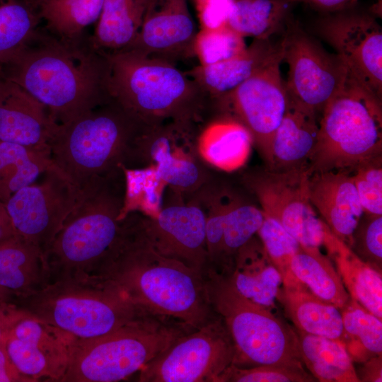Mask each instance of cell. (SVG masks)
Masks as SVG:
<instances>
[{
	"label": "cell",
	"mask_w": 382,
	"mask_h": 382,
	"mask_svg": "<svg viewBox=\"0 0 382 382\" xmlns=\"http://www.w3.org/2000/svg\"><path fill=\"white\" fill-rule=\"evenodd\" d=\"M243 37L228 25L197 32L194 41V54L200 65L207 66L230 59L245 51Z\"/></svg>",
	"instance_id": "39"
},
{
	"label": "cell",
	"mask_w": 382,
	"mask_h": 382,
	"mask_svg": "<svg viewBox=\"0 0 382 382\" xmlns=\"http://www.w3.org/2000/svg\"><path fill=\"white\" fill-rule=\"evenodd\" d=\"M57 125L41 102L0 76V141L50 151Z\"/></svg>",
	"instance_id": "21"
},
{
	"label": "cell",
	"mask_w": 382,
	"mask_h": 382,
	"mask_svg": "<svg viewBox=\"0 0 382 382\" xmlns=\"http://www.w3.org/2000/svg\"><path fill=\"white\" fill-rule=\"evenodd\" d=\"M307 169L265 168L245 173L243 187L257 199L264 214L275 219L303 248L323 243L324 222L313 207Z\"/></svg>",
	"instance_id": "14"
},
{
	"label": "cell",
	"mask_w": 382,
	"mask_h": 382,
	"mask_svg": "<svg viewBox=\"0 0 382 382\" xmlns=\"http://www.w3.org/2000/svg\"><path fill=\"white\" fill-rule=\"evenodd\" d=\"M196 2L202 28L215 29L228 25L235 0H201Z\"/></svg>",
	"instance_id": "43"
},
{
	"label": "cell",
	"mask_w": 382,
	"mask_h": 382,
	"mask_svg": "<svg viewBox=\"0 0 382 382\" xmlns=\"http://www.w3.org/2000/svg\"><path fill=\"white\" fill-rule=\"evenodd\" d=\"M144 231L161 255L204 274L207 267L206 213L194 197L185 200L169 190L159 212L142 214Z\"/></svg>",
	"instance_id": "17"
},
{
	"label": "cell",
	"mask_w": 382,
	"mask_h": 382,
	"mask_svg": "<svg viewBox=\"0 0 382 382\" xmlns=\"http://www.w3.org/2000/svg\"><path fill=\"white\" fill-rule=\"evenodd\" d=\"M207 298L233 343V364L303 367L296 330L274 313L241 295L230 277L207 268Z\"/></svg>",
	"instance_id": "9"
},
{
	"label": "cell",
	"mask_w": 382,
	"mask_h": 382,
	"mask_svg": "<svg viewBox=\"0 0 382 382\" xmlns=\"http://www.w3.org/2000/svg\"><path fill=\"white\" fill-rule=\"evenodd\" d=\"M156 1V0H150V2H149V4L148 7L151 6Z\"/></svg>",
	"instance_id": "50"
},
{
	"label": "cell",
	"mask_w": 382,
	"mask_h": 382,
	"mask_svg": "<svg viewBox=\"0 0 382 382\" xmlns=\"http://www.w3.org/2000/svg\"><path fill=\"white\" fill-rule=\"evenodd\" d=\"M345 11L320 19L316 31L335 49L347 71L381 98V28L371 16Z\"/></svg>",
	"instance_id": "18"
},
{
	"label": "cell",
	"mask_w": 382,
	"mask_h": 382,
	"mask_svg": "<svg viewBox=\"0 0 382 382\" xmlns=\"http://www.w3.org/2000/svg\"><path fill=\"white\" fill-rule=\"evenodd\" d=\"M323 246L350 298L382 320V272L361 260L325 223Z\"/></svg>",
	"instance_id": "25"
},
{
	"label": "cell",
	"mask_w": 382,
	"mask_h": 382,
	"mask_svg": "<svg viewBox=\"0 0 382 382\" xmlns=\"http://www.w3.org/2000/svg\"><path fill=\"white\" fill-rule=\"evenodd\" d=\"M104 0H40V17L47 29L62 39H74L98 21Z\"/></svg>",
	"instance_id": "36"
},
{
	"label": "cell",
	"mask_w": 382,
	"mask_h": 382,
	"mask_svg": "<svg viewBox=\"0 0 382 382\" xmlns=\"http://www.w3.org/2000/svg\"><path fill=\"white\" fill-rule=\"evenodd\" d=\"M381 154V98L348 71L343 86L323 110L308 172L352 173L361 163Z\"/></svg>",
	"instance_id": "6"
},
{
	"label": "cell",
	"mask_w": 382,
	"mask_h": 382,
	"mask_svg": "<svg viewBox=\"0 0 382 382\" xmlns=\"http://www.w3.org/2000/svg\"><path fill=\"white\" fill-rule=\"evenodd\" d=\"M150 0H104L93 46L105 52L129 47L141 28Z\"/></svg>",
	"instance_id": "30"
},
{
	"label": "cell",
	"mask_w": 382,
	"mask_h": 382,
	"mask_svg": "<svg viewBox=\"0 0 382 382\" xmlns=\"http://www.w3.org/2000/svg\"><path fill=\"white\" fill-rule=\"evenodd\" d=\"M204 125L172 120L146 126L138 141L136 168H152L167 189L187 200L215 175L198 149Z\"/></svg>",
	"instance_id": "10"
},
{
	"label": "cell",
	"mask_w": 382,
	"mask_h": 382,
	"mask_svg": "<svg viewBox=\"0 0 382 382\" xmlns=\"http://www.w3.org/2000/svg\"><path fill=\"white\" fill-rule=\"evenodd\" d=\"M257 236L280 273L282 285L292 286L301 283L294 277L291 270L292 258L302 247L298 241L275 219L265 214Z\"/></svg>",
	"instance_id": "38"
},
{
	"label": "cell",
	"mask_w": 382,
	"mask_h": 382,
	"mask_svg": "<svg viewBox=\"0 0 382 382\" xmlns=\"http://www.w3.org/2000/svg\"><path fill=\"white\" fill-rule=\"evenodd\" d=\"M290 0H235L228 26L241 36L267 39L289 21Z\"/></svg>",
	"instance_id": "34"
},
{
	"label": "cell",
	"mask_w": 382,
	"mask_h": 382,
	"mask_svg": "<svg viewBox=\"0 0 382 382\" xmlns=\"http://www.w3.org/2000/svg\"><path fill=\"white\" fill-rule=\"evenodd\" d=\"M6 341L18 371L30 382H61L76 340L65 332L21 311Z\"/></svg>",
	"instance_id": "19"
},
{
	"label": "cell",
	"mask_w": 382,
	"mask_h": 382,
	"mask_svg": "<svg viewBox=\"0 0 382 382\" xmlns=\"http://www.w3.org/2000/svg\"><path fill=\"white\" fill-rule=\"evenodd\" d=\"M234 355L230 334L217 315L202 327L178 337L138 372L137 381L217 382L233 364Z\"/></svg>",
	"instance_id": "12"
},
{
	"label": "cell",
	"mask_w": 382,
	"mask_h": 382,
	"mask_svg": "<svg viewBox=\"0 0 382 382\" xmlns=\"http://www.w3.org/2000/svg\"><path fill=\"white\" fill-rule=\"evenodd\" d=\"M194 197L206 213L207 267L230 277L238 251L257 235L264 219L263 212L216 175Z\"/></svg>",
	"instance_id": "11"
},
{
	"label": "cell",
	"mask_w": 382,
	"mask_h": 382,
	"mask_svg": "<svg viewBox=\"0 0 382 382\" xmlns=\"http://www.w3.org/2000/svg\"><path fill=\"white\" fill-rule=\"evenodd\" d=\"M42 180L14 193L6 207L17 233L42 250L74 206L79 188L53 164Z\"/></svg>",
	"instance_id": "16"
},
{
	"label": "cell",
	"mask_w": 382,
	"mask_h": 382,
	"mask_svg": "<svg viewBox=\"0 0 382 382\" xmlns=\"http://www.w3.org/2000/svg\"><path fill=\"white\" fill-rule=\"evenodd\" d=\"M201 1V0H196V1Z\"/></svg>",
	"instance_id": "52"
},
{
	"label": "cell",
	"mask_w": 382,
	"mask_h": 382,
	"mask_svg": "<svg viewBox=\"0 0 382 382\" xmlns=\"http://www.w3.org/2000/svg\"><path fill=\"white\" fill-rule=\"evenodd\" d=\"M146 127L110 98L57 125L49 143L52 164L79 188L120 168H134Z\"/></svg>",
	"instance_id": "5"
},
{
	"label": "cell",
	"mask_w": 382,
	"mask_h": 382,
	"mask_svg": "<svg viewBox=\"0 0 382 382\" xmlns=\"http://www.w3.org/2000/svg\"><path fill=\"white\" fill-rule=\"evenodd\" d=\"M281 48V47H280ZM282 51L271 62L233 91L213 98V117L241 124L267 165L275 132L285 113L289 94L280 73Z\"/></svg>",
	"instance_id": "13"
},
{
	"label": "cell",
	"mask_w": 382,
	"mask_h": 382,
	"mask_svg": "<svg viewBox=\"0 0 382 382\" xmlns=\"http://www.w3.org/2000/svg\"><path fill=\"white\" fill-rule=\"evenodd\" d=\"M106 53L83 36L62 39L38 33L0 64V76L41 102L58 125L70 122L110 100Z\"/></svg>",
	"instance_id": "2"
},
{
	"label": "cell",
	"mask_w": 382,
	"mask_h": 382,
	"mask_svg": "<svg viewBox=\"0 0 382 382\" xmlns=\"http://www.w3.org/2000/svg\"><path fill=\"white\" fill-rule=\"evenodd\" d=\"M197 33L186 0H156L147 8L137 37L125 50L171 62V58L194 53Z\"/></svg>",
	"instance_id": "20"
},
{
	"label": "cell",
	"mask_w": 382,
	"mask_h": 382,
	"mask_svg": "<svg viewBox=\"0 0 382 382\" xmlns=\"http://www.w3.org/2000/svg\"><path fill=\"white\" fill-rule=\"evenodd\" d=\"M52 164L50 151L0 141V201L6 204L14 193L33 183Z\"/></svg>",
	"instance_id": "33"
},
{
	"label": "cell",
	"mask_w": 382,
	"mask_h": 382,
	"mask_svg": "<svg viewBox=\"0 0 382 382\" xmlns=\"http://www.w3.org/2000/svg\"><path fill=\"white\" fill-rule=\"evenodd\" d=\"M50 274L40 248L16 235L0 242V286L16 296L45 287Z\"/></svg>",
	"instance_id": "28"
},
{
	"label": "cell",
	"mask_w": 382,
	"mask_h": 382,
	"mask_svg": "<svg viewBox=\"0 0 382 382\" xmlns=\"http://www.w3.org/2000/svg\"><path fill=\"white\" fill-rule=\"evenodd\" d=\"M345 346L353 361L382 355V320L352 299L342 309Z\"/></svg>",
	"instance_id": "35"
},
{
	"label": "cell",
	"mask_w": 382,
	"mask_h": 382,
	"mask_svg": "<svg viewBox=\"0 0 382 382\" xmlns=\"http://www.w3.org/2000/svg\"><path fill=\"white\" fill-rule=\"evenodd\" d=\"M13 303L21 311L51 325L76 340L109 333L144 316L112 286L95 279H63Z\"/></svg>",
	"instance_id": "7"
},
{
	"label": "cell",
	"mask_w": 382,
	"mask_h": 382,
	"mask_svg": "<svg viewBox=\"0 0 382 382\" xmlns=\"http://www.w3.org/2000/svg\"><path fill=\"white\" fill-rule=\"evenodd\" d=\"M282 61L289 66V96L320 116L343 86L347 69L337 54L328 53L298 24L289 21L279 42Z\"/></svg>",
	"instance_id": "15"
},
{
	"label": "cell",
	"mask_w": 382,
	"mask_h": 382,
	"mask_svg": "<svg viewBox=\"0 0 382 382\" xmlns=\"http://www.w3.org/2000/svg\"></svg>",
	"instance_id": "53"
},
{
	"label": "cell",
	"mask_w": 382,
	"mask_h": 382,
	"mask_svg": "<svg viewBox=\"0 0 382 382\" xmlns=\"http://www.w3.org/2000/svg\"><path fill=\"white\" fill-rule=\"evenodd\" d=\"M125 200L124 168L95 177L79 187L74 206L42 250L50 283L95 278L120 234Z\"/></svg>",
	"instance_id": "3"
},
{
	"label": "cell",
	"mask_w": 382,
	"mask_h": 382,
	"mask_svg": "<svg viewBox=\"0 0 382 382\" xmlns=\"http://www.w3.org/2000/svg\"><path fill=\"white\" fill-rule=\"evenodd\" d=\"M291 270L313 294L340 310L350 300L331 260L320 248L301 247L292 258Z\"/></svg>",
	"instance_id": "32"
},
{
	"label": "cell",
	"mask_w": 382,
	"mask_h": 382,
	"mask_svg": "<svg viewBox=\"0 0 382 382\" xmlns=\"http://www.w3.org/2000/svg\"><path fill=\"white\" fill-rule=\"evenodd\" d=\"M18 235L6 204L0 201V242Z\"/></svg>",
	"instance_id": "48"
},
{
	"label": "cell",
	"mask_w": 382,
	"mask_h": 382,
	"mask_svg": "<svg viewBox=\"0 0 382 382\" xmlns=\"http://www.w3.org/2000/svg\"><path fill=\"white\" fill-rule=\"evenodd\" d=\"M320 117L314 110L289 96L285 113L274 136L267 168L308 170L318 140Z\"/></svg>",
	"instance_id": "23"
},
{
	"label": "cell",
	"mask_w": 382,
	"mask_h": 382,
	"mask_svg": "<svg viewBox=\"0 0 382 382\" xmlns=\"http://www.w3.org/2000/svg\"><path fill=\"white\" fill-rule=\"evenodd\" d=\"M281 52L280 43L270 38L254 39L241 54L214 64L199 65L189 75L212 98L233 91L262 69Z\"/></svg>",
	"instance_id": "24"
},
{
	"label": "cell",
	"mask_w": 382,
	"mask_h": 382,
	"mask_svg": "<svg viewBox=\"0 0 382 382\" xmlns=\"http://www.w3.org/2000/svg\"><path fill=\"white\" fill-rule=\"evenodd\" d=\"M362 364L358 371H356L360 382L382 381V355L373 357Z\"/></svg>",
	"instance_id": "46"
},
{
	"label": "cell",
	"mask_w": 382,
	"mask_h": 382,
	"mask_svg": "<svg viewBox=\"0 0 382 382\" xmlns=\"http://www.w3.org/2000/svg\"><path fill=\"white\" fill-rule=\"evenodd\" d=\"M15 298L12 292L0 286V303H13Z\"/></svg>",
	"instance_id": "49"
},
{
	"label": "cell",
	"mask_w": 382,
	"mask_h": 382,
	"mask_svg": "<svg viewBox=\"0 0 382 382\" xmlns=\"http://www.w3.org/2000/svg\"><path fill=\"white\" fill-rule=\"evenodd\" d=\"M311 202L330 231L349 247L364 212L347 170L316 172L309 175Z\"/></svg>",
	"instance_id": "22"
},
{
	"label": "cell",
	"mask_w": 382,
	"mask_h": 382,
	"mask_svg": "<svg viewBox=\"0 0 382 382\" xmlns=\"http://www.w3.org/2000/svg\"><path fill=\"white\" fill-rule=\"evenodd\" d=\"M0 382H30L18 371L11 361L6 342H0Z\"/></svg>",
	"instance_id": "44"
},
{
	"label": "cell",
	"mask_w": 382,
	"mask_h": 382,
	"mask_svg": "<svg viewBox=\"0 0 382 382\" xmlns=\"http://www.w3.org/2000/svg\"><path fill=\"white\" fill-rule=\"evenodd\" d=\"M277 299L297 330L337 340L345 345L340 310L313 294L303 283L292 286L282 285Z\"/></svg>",
	"instance_id": "27"
},
{
	"label": "cell",
	"mask_w": 382,
	"mask_h": 382,
	"mask_svg": "<svg viewBox=\"0 0 382 382\" xmlns=\"http://www.w3.org/2000/svg\"><path fill=\"white\" fill-rule=\"evenodd\" d=\"M230 279L241 295L274 313L282 279L258 236L238 251Z\"/></svg>",
	"instance_id": "26"
},
{
	"label": "cell",
	"mask_w": 382,
	"mask_h": 382,
	"mask_svg": "<svg viewBox=\"0 0 382 382\" xmlns=\"http://www.w3.org/2000/svg\"><path fill=\"white\" fill-rule=\"evenodd\" d=\"M299 352L311 375L320 382H360L343 343L295 330Z\"/></svg>",
	"instance_id": "31"
},
{
	"label": "cell",
	"mask_w": 382,
	"mask_h": 382,
	"mask_svg": "<svg viewBox=\"0 0 382 382\" xmlns=\"http://www.w3.org/2000/svg\"><path fill=\"white\" fill-rule=\"evenodd\" d=\"M106 55L110 98L144 125L212 118V98L172 62L125 49Z\"/></svg>",
	"instance_id": "4"
},
{
	"label": "cell",
	"mask_w": 382,
	"mask_h": 382,
	"mask_svg": "<svg viewBox=\"0 0 382 382\" xmlns=\"http://www.w3.org/2000/svg\"><path fill=\"white\" fill-rule=\"evenodd\" d=\"M349 248L361 260L382 272V215L364 213Z\"/></svg>",
	"instance_id": "41"
},
{
	"label": "cell",
	"mask_w": 382,
	"mask_h": 382,
	"mask_svg": "<svg viewBox=\"0 0 382 382\" xmlns=\"http://www.w3.org/2000/svg\"><path fill=\"white\" fill-rule=\"evenodd\" d=\"M38 18L28 1L0 0V64L4 63L38 34Z\"/></svg>",
	"instance_id": "37"
},
{
	"label": "cell",
	"mask_w": 382,
	"mask_h": 382,
	"mask_svg": "<svg viewBox=\"0 0 382 382\" xmlns=\"http://www.w3.org/2000/svg\"><path fill=\"white\" fill-rule=\"evenodd\" d=\"M292 3L302 2L318 10L339 12L349 9L359 0H290Z\"/></svg>",
	"instance_id": "47"
},
{
	"label": "cell",
	"mask_w": 382,
	"mask_h": 382,
	"mask_svg": "<svg viewBox=\"0 0 382 382\" xmlns=\"http://www.w3.org/2000/svg\"><path fill=\"white\" fill-rule=\"evenodd\" d=\"M95 280L112 286L142 313L197 330L217 315L204 274L158 253L144 231L142 214L129 212Z\"/></svg>",
	"instance_id": "1"
},
{
	"label": "cell",
	"mask_w": 382,
	"mask_h": 382,
	"mask_svg": "<svg viewBox=\"0 0 382 382\" xmlns=\"http://www.w3.org/2000/svg\"><path fill=\"white\" fill-rule=\"evenodd\" d=\"M249 132L237 121L226 117L211 119L202 129L198 149L212 168L232 171L248 160L253 145Z\"/></svg>",
	"instance_id": "29"
},
{
	"label": "cell",
	"mask_w": 382,
	"mask_h": 382,
	"mask_svg": "<svg viewBox=\"0 0 382 382\" xmlns=\"http://www.w3.org/2000/svg\"><path fill=\"white\" fill-rule=\"evenodd\" d=\"M191 331L175 321L144 316L100 337L76 340L61 382L125 380Z\"/></svg>",
	"instance_id": "8"
},
{
	"label": "cell",
	"mask_w": 382,
	"mask_h": 382,
	"mask_svg": "<svg viewBox=\"0 0 382 382\" xmlns=\"http://www.w3.org/2000/svg\"><path fill=\"white\" fill-rule=\"evenodd\" d=\"M21 313L13 303H0V342L6 341L11 328Z\"/></svg>",
	"instance_id": "45"
},
{
	"label": "cell",
	"mask_w": 382,
	"mask_h": 382,
	"mask_svg": "<svg viewBox=\"0 0 382 382\" xmlns=\"http://www.w3.org/2000/svg\"><path fill=\"white\" fill-rule=\"evenodd\" d=\"M29 3H30L31 1H37L39 2L40 0H27Z\"/></svg>",
	"instance_id": "51"
},
{
	"label": "cell",
	"mask_w": 382,
	"mask_h": 382,
	"mask_svg": "<svg viewBox=\"0 0 382 382\" xmlns=\"http://www.w3.org/2000/svg\"><path fill=\"white\" fill-rule=\"evenodd\" d=\"M352 176L364 213L382 215V154L359 164Z\"/></svg>",
	"instance_id": "42"
},
{
	"label": "cell",
	"mask_w": 382,
	"mask_h": 382,
	"mask_svg": "<svg viewBox=\"0 0 382 382\" xmlns=\"http://www.w3.org/2000/svg\"><path fill=\"white\" fill-rule=\"evenodd\" d=\"M316 379L303 367L262 364L251 368L230 365L217 382H314Z\"/></svg>",
	"instance_id": "40"
}]
</instances>
